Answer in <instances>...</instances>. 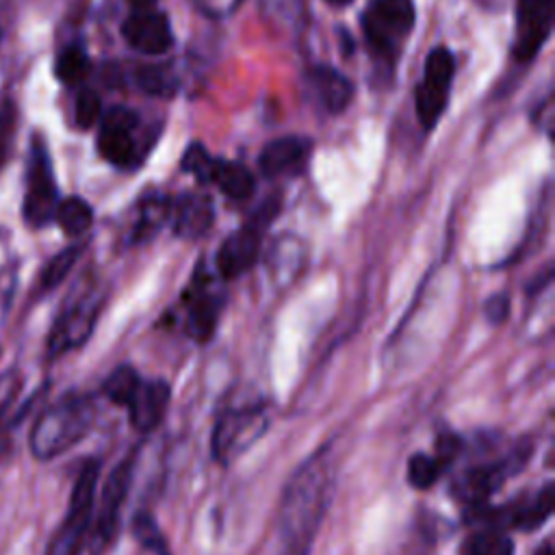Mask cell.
I'll return each mask as SVG.
<instances>
[{
	"instance_id": "6da1fadb",
	"label": "cell",
	"mask_w": 555,
	"mask_h": 555,
	"mask_svg": "<svg viewBox=\"0 0 555 555\" xmlns=\"http://www.w3.org/2000/svg\"><path fill=\"white\" fill-rule=\"evenodd\" d=\"M334 460L325 444L291 477L278 507V529L284 555H308L317 527L332 499Z\"/></svg>"
},
{
	"instance_id": "7a4b0ae2",
	"label": "cell",
	"mask_w": 555,
	"mask_h": 555,
	"mask_svg": "<svg viewBox=\"0 0 555 555\" xmlns=\"http://www.w3.org/2000/svg\"><path fill=\"white\" fill-rule=\"evenodd\" d=\"M95 405L87 395H67L37 418L30 449L39 460H50L72 449L93 425Z\"/></svg>"
},
{
	"instance_id": "3957f363",
	"label": "cell",
	"mask_w": 555,
	"mask_h": 555,
	"mask_svg": "<svg viewBox=\"0 0 555 555\" xmlns=\"http://www.w3.org/2000/svg\"><path fill=\"white\" fill-rule=\"evenodd\" d=\"M98 475H100L98 462L89 460L82 464V468L74 481L67 516L61 522L56 535L52 538L48 555H80L85 540L89 535L91 518H93Z\"/></svg>"
},
{
	"instance_id": "277c9868",
	"label": "cell",
	"mask_w": 555,
	"mask_h": 555,
	"mask_svg": "<svg viewBox=\"0 0 555 555\" xmlns=\"http://www.w3.org/2000/svg\"><path fill=\"white\" fill-rule=\"evenodd\" d=\"M132 470H134V455H128L121 460L111 475L106 477V483L102 488L100 507L93 520V527L89 529V551L91 555L106 553L119 531V512L128 496L130 483H132Z\"/></svg>"
},
{
	"instance_id": "5b68a950",
	"label": "cell",
	"mask_w": 555,
	"mask_h": 555,
	"mask_svg": "<svg viewBox=\"0 0 555 555\" xmlns=\"http://www.w3.org/2000/svg\"><path fill=\"white\" fill-rule=\"evenodd\" d=\"M267 429V416L260 405L228 410L212 431V455L221 464H230L241 451Z\"/></svg>"
},
{
	"instance_id": "8992f818",
	"label": "cell",
	"mask_w": 555,
	"mask_h": 555,
	"mask_svg": "<svg viewBox=\"0 0 555 555\" xmlns=\"http://www.w3.org/2000/svg\"><path fill=\"white\" fill-rule=\"evenodd\" d=\"M527 460V451L516 449L514 453H509L505 460L501 462H492V464H479V466H470L466 470H462L451 486V492L457 501L470 505V507H479L486 503V499L499 490V486L512 475L516 473Z\"/></svg>"
},
{
	"instance_id": "52a82bcc",
	"label": "cell",
	"mask_w": 555,
	"mask_h": 555,
	"mask_svg": "<svg viewBox=\"0 0 555 555\" xmlns=\"http://www.w3.org/2000/svg\"><path fill=\"white\" fill-rule=\"evenodd\" d=\"M56 182L52 176V165L41 141L33 143V154L28 163V184L24 197V217L30 225H46L56 210Z\"/></svg>"
},
{
	"instance_id": "ba28073f",
	"label": "cell",
	"mask_w": 555,
	"mask_h": 555,
	"mask_svg": "<svg viewBox=\"0 0 555 555\" xmlns=\"http://www.w3.org/2000/svg\"><path fill=\"white\" fill-rule=\"evenodd\" d=\"M100 308H102V293H98L95 288L74 299L61 312V317L56 319L50 332V353L59 356L82 345L95 325Z\"/></svg>"
},
{
	"instance_id": "9c48e42d",
	"label": "cell",
	"mask_w": 555,
	"mask_h": 555,
	"mask_svg": "<svg viewBox=\"0 0 555 555\" xmlns=\"http://www.w3.org/2000/svg\"><path fill=\"white\" fill-rule=\"evenodd\" d=\"M364 30L369 41L388 52L399 37H405L414 26V7L410 0H375L364 13Z\"/></svg>"
},
{
	"instance_id": "30bf717a",
	"label": "cell",
	"mask_w": 555,
	"mask_h": 555,
	"mask_svg": "<svg viewBox=\"0 0 555 555\" xmlns=\"http://www.w3.org/2000/svg\"><path fill=\"white\" fill-rule=\"evenodd\" d=\"M137 115L124 106H115L104 115L98 150L108 163L117 167L134 165L137 150L132 143V130L137 128Z\"/></svg>"
},
{
	"instance_id": "8fae6325",
	"label": "cell",
	"mask_w": 555,
	"mask_h": 555,
	"mask_svg": "<svg viewBox=\"0 0 555 555\" xmlns=\"http://www.w3.org/2000/svg\"><path fill=\"white\" fill-rule=\"evenodd\" d=\"M223 297L212 288L210 275L197 273L186 295V332L191 338L204 343L212 336Z\"/></svg>"
},
{
	"instance_id": "7c38bea8",
	"label": "cell",
	"mask_w": 555,
	"mask_h": 555,
	"mask_svg": "<svg viewBox=\"0 0 555 555\" xmlns=\"http://www.w3.org/2000/svg\"><path fill=\"white\" fill-rule=\"evenodd\" d=\"M124 37L126 41L145 54H160L171 48L173 35L171 26L160 11L139 9L124 22Z\"/></svg>"
},
{
	"instance_id": "4fadbf2b",
	"label": "cell",
	"mask_w": 555,
	"mask_h": 555,
	"mask_svg": "<svg viewBox=\"0 0 555 555\" xmlns=\"http://www.w3.org/2000/svg\"><path fill=\"white\" fill-rule=\"evenodd\" d=\"M260 254V225L258 223H247L245 228L232 232L219 247L217 251V271L221 278L232 280L245 273Z\"/></svg>"
},
{
	"instance_id": "5bb4252c",
	"label": "cell",
	"mask_w": 555,
	"mask_h": 555,
	"mask_svg": "<svg viewBox=\"0 0 555 555\" xmlns=\"http://www.w3.org/2000/svg\"><path fill=\"white\" fill-rule=\"evenodd\" d=\"M169 399L171 388L165 379H141L132 399L126 405L132 427L139 431H152L163 421Z\"/></svg>"
},
{
	"instance_id": "9a60e30c",
	"label": "cell",
	"mask_w": 555,
	"mask_h": 555,
	"mask_svg": "<svg viewBox=\"0 0 555 555\" xmlns=\"http://www.w3.org/2000/svg\"><path fill=\"white\" fill-rule=\"evenodd\" d=\"M553 483H546L529 499H518L509 503L507 507H499L490 514V518L501 520V525L520 529V531H533L538 529L553 512Z\"/></svg>"
},
{
	"instance_id": "2e32d148",
	"label": "cell",
	"mask_w": 555,
	"mask_h": 555,
	"mask_svg": "<svg viewBox=\"0 0 555 555\" xmlns=\"http://www.w3.org/2000/svg\"><path fill=\"white\" fill-rule=\"evenodd\" d=\"M173 232L182 238H199L212 225V202L199 193H184L173 204Z\"/></svg>"
},
{
	"instance_id": "e0dca14e",
	"label": "cell",
	"mask_w": 555,
	"mask_h": 555,
	"mask_svg": "<svg viewBox=\"0 0 555 555\" xmlns=\"http://www.w3.org/2000/svg\"><path fill=\"white\" fill-rule=\"evenodd\" d=\"M310 152V141L301 137H282L264 145L258 165L264 176H282L299 169Z\"/></svg>"
},
{
	"instance_id": "ac0fdd59",
	"label": "cell",
	"mask_w": 555,
	"mask_h": 555,
	"mask_svg": "<svg viewBox=\"0 0 555 555\" xmlns=\"http://www.w3.org/2000/svg\"><path fill=\"white\" fill-rule=\"evenodd\" d=\"M460 555H514V542L501 527H481L464 538Z\"/></svg>"
},
{
	"instance_id": "d6986e66",
	"label": "cell",
	"mask_w": 555,
	"mask_h": 555,
	"mask_svg": "<svg viewBox=\"0 0 555 555\" xmlns=\"http://www.w3.org/2000/svg\"><path fill=\"white\" fill-rule=\"evenodd\" d=\"M312 82H314L317 93L321 95L323 104L332 113H338V111H343L347 106V102L351 98V85L336 69H332V67H317L312 72Z\"/></svg>"
},
{
	"instance_id": "ffe728a7",
	"label": "cell",
	"mask_w": 555,
	"mask_h": 555,
	"mask_svg": "<svg viewBox=\"0 0 555 555\" xmlns=\"http://www.w3.org/2000/svg\"><path fill=\"white\" fill-rule=\"evenodd\" d=\"M210 182H215L232 199H245L254 193V176L238 163L217 160Z\"/></svg>"
},
{
	"instance_id": "44dd1931",
	"label": "cell",
	"mask_w": 555,
	"mask_h": 555,
	"mask_svg": "<svg viewBox=\"0 0 555 555\" xmlns=\"http://www.w3.org/2000/svg\"><path fill=\"white\" fill-rule=\"evenodd\" d=\"M551 0H522L520 24H522V50H533L546 33Z\"/></svg>"
},
{
	"instance_id": "7402d4cb",
	"label": "cell",
	"mask_w": 555,
	"mask_h": 555,
	"mask_svg": "<svg viewBox=\"0 0 555 555\" xmlns=\"http://www.w3.org/2000/svg\"><path fill=\"white\" fill-rule=\"evenodd\" d=\"M54 219L59 221V225L63 228L65 234L78 236V234H82V232H87L91 228L93 210H91V206L85 199L67 197V199L56 204Z\"/></svg>"
},
{
	"instance_id": "603a6c76",
	"label": "cell",
	"mask_w": 555,
	"mask_h": 555,
	"mask_svg": "<svg viewBox=\"0 0 555 555\" xmlns=\"http://www.w3.org/2000/svg\"><path fill=\"white\" fill-rule=\"evenodd\" d=\"M141 384L139 373L130 366V364H121L117 366L104 382L102 392L106 395V399H111L117 405H128V401L132 399L137 386Z\"/></svg>"
},
{
	"instance_id": "cb8c5ba5",
	"label": "cell",
	"mask_w": 555,
	"mask_h": 555,
	"mask_svg": "<svg viewBox=\"0 0 555 555\" xmlns=\"http://www.w3.org/2000/svg\"><path fill=\"white\" fill-rule=\"evenodd\" d=\"M453 78V56L444 48H436L429 52L425 61L423 85L440 91H449V82Z\"/></svg>"
},
{
	"instance_id": "d4e9b609",
	"label": "cell",
	"mask_w": 555,
	"mask_h": 555,
	"mask_svg": "<svg viewBox=\"0 0 555 555\" xmlns=\"http://www.w3.org/2000/svg\"><path fill=\"white\" fill-rule=\"evenodd\" d=\"M56 78L65 85H76L89 74V56L80 46L65 48L56 59Z\"/></svg>"
},
{
	"instance_id": "484cf974",
	"label": "cell",
	"mask_w": 555,
	"mask_h": 555,
	"mask_svg": "<svg viewBox=\"0 0 555 555\" xmlns=\"http://www.w3.org/2000/svg\"><path fill=\"white\" fill-rule=\"evenodd\" d=\"M442 470L444 466L436 460V455L414 453L408 462V481L418 490H427L438 481Z\"/></svg>"
},
{
	"instance_id": "4316f807",
	"label": "cell",
	"mask_w": 555,
	"mask_h": 555,
	"mask_svg": "<svg viewBox=\"0 0 555 555\" xmlns=\"http://www.w3.org/2000/svg\"><path fill=\"white\" fill-rule=\"evenodd\" d=\"M132 533L134 538L139 540V544L143 548H147L150 553L154 555H169V548H167V540L165 535L160 533L156 520L145 514V512H139L134 518H132Z\"/></svg>"
},
{
	"instance_id": "83f0119b",
	"label": "cell",
	"mask_w": 555,
	"mask_h": 555,
	"mask_svg": "<svg viewBox=\"0 0 555 555\" xmlns=\"http://www.w3.org/2000/svg\"><path fill=\"white\" fill-rule=\"evenodd\" d=\"M447 93L449 91L431 89V87H425L423 82L416 89V113L427 128H431L438 121V117L442 115V111L447 106Z\"/></svg>"
},
{
	"instance_id": "f1b7e54d",
	"label": "cell",
	"mask_w": 555,
	"mask_h": 555,
	"mask_svg": "<svg viewBox=\"0 0 555 555\" xmlns=\"http://www.w3.org/2000/svg\"><path fill=\"white\" fill-rule=\"evenodd\" d=\"M167 215H169V204L165 199L152 197V199L143 202L141 217H139V223H137V230H134V238L137 241L150 238L154 232H158V228L163 225Z\"/></svg>"
},
{
	"instance_id": "f546056e",
	"label": "cell",
	"mask_w": 555,
	"mask_h": 555,
	"mask_svg": "<svg viewBox=\"0 0 555 555\" xmlns=\"http://www.w3.org/2000/svg\"><path fill=\"white\" fill-rule=\"evenodd\" d=\"M80 256V247H67L63 251H59L41 271V280H39V286L43 291H50L54 288L59 282L65 280V275L69 273V269L76 264Z\"/></svg>"
},
{
	"instance_id": "4dcf8cb0",
	"label": "cell",
	"mask_w": 555,
	"mask_h": 555,
	"mask_svg": "<svg viewBox=\"0 0 555 555\" xmlns=\"http://www.w3.org/2000/svg\"><path fill=\"white\" fill-rule=\"evenodd\" d=\"M215 158L204 150L202 143H191L182 156V169L193 173L199 182H210L212 169H215Z\"/></svg>"
},
{
	"instance_id": "1f68e13d",
	"label": "cell",
	"mask_w": 555,
	"mask_h": 555,
	"mask_svg": "<svg viewBox=\"0 0 555 555\" xmlns=\"http://www.w3.org/2000/svg\"><path fill=\"white\" fill-rule=\"evenodd\" d=\"M102 113V102L100 95L93 89H82L76 98V106H74V115H76V124L80 128H89L98 121Z\"/></svg>"
},
{
	"instance_id": "d6a6232c",
	"label": "cell",
	"mask_w": 555,
	"mask_h": 555,
	"mask_svg": "<svg viewBox=\"0 0 555 555\" xmlns=\"http://www.w3.org/2000/svg\"><path fill=\"white\" fill-rule=\"evenodd\" d=\"M15 126H17V108H15L13 100H2V104H0V167L4 165V160L9 156Z\"/></svg>"
},
{
	"instance_id": "836d02e7",
	"label": "cell",
	"mask_w": 555,
	"mask_h": 555,
	"mask_svg": "<svg viewBox=\"0 0 555 555\" xmlns=\"http://www.w3.org/2000/svg\"><path fill=\"white\" fill-rule=\"evenodd\" d=\"M462 449V440L455 436V434H442L438 438V444H436V460L447 468L460 453Z\"/></svg>"
},
{
	"instance_id": "e575fe53",
	"label": "cell",
	"mask_w": 555,
	"mask_h": 555,
	"mask_svg": "<svg viewBox=\"0 0 555 555\" xmlns=\"http://www.w3.org/2000/svg\"><path fill=\"white\" fill-rule=\"evenodd\" d=\"M141 85L145 91L150 93H165L169 89V82L165 78V72L163 69H156V67H145L141 72Z\"/></svg>"
},
{
	"instance_id": "d590c367",
	"label": "cell",
	"mask_w": 555,
	"mask_h": 555,
	"mask_svg": "<svg viewBox=\"0 0 555 555\" xmlns=\"http://www.w3.org/2000/svg\"><path fill=\"white\" fill-rule=\"evenodd\" d=\"M483 310L492 323H501V321H505V317L509 312V297L505 293H499L486 301Z\"/></svg>"
},
{
	"instance_id": "8d00e7d4",
	"label": "cell",
	"mask_w": 555,
	"mask_h": 555,
	"mask_svg": "<svg viewBox=\"0 0 555 555\" xmlns=\"http://www.w3.org/2000/svg\"><path fill=\"white\" fill-rule=\"evenodd\" d=\"M128 2H130L137 11H139V9H150V7L154 4V0H128Z\"/></svg>"
},
{
	"instance_id": "74e56055",
	"label": "cell",
	"mask_w": 555,
	"mask_h": 555,
	"mask_svg": "<svg viewBox=\"0 0 555 555\" xmlns=\"http://www.w3.org/2000/svg\"><path fill=\"white\" fill-rule=\"evenodd\" d=\"M535 555H553V546H551V542L546 540V542H542V546L535 551Z\"/></svg>"
},
{
	"instance_id": "f35d334b",
	"label": "cell",
	"mask_w": 555,
	"mask_h": 555,
	"mask_svg": "<svg viewBox=\"0 0 555 555\" xmlns=\"http://www.w3.org/2000/svg\"><path fill=\"white\" fill-rule=\"evenodd\" d=\"M330 4H349L351 0H327Z\"/></svg>"
},
{
	"instance_id": "ab89813d",
	"label": "cell",
	"mask_w": 555,
	"mask_h": 555,
	"mask_svg": "<svg viewBox=\"0 0 555 555\" xmlns=\"http://www.w3.org/2000/svg\"><path fill=\"white\" fill-rule=\"evenodd\" d=\"M0 37H2V30H0Z\"/></svg>"
}]
</instances>
